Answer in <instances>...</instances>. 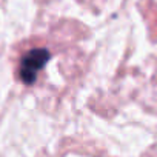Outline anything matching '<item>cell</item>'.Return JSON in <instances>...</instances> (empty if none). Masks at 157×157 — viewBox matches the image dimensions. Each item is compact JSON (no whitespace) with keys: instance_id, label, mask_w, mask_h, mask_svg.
<instances>
[{"instance_id":"6da1fadb","label":"cell","mask_w":157,"mask_h":157,"mask_svg":"<svg viewBox=\"0 0 157 157\" xmlns=\"http://www.w3.org/2000/svg\"><path fill=\"white\" fill-rule=\"evenodd\" d=\"M48 59H49V51L45 48H36L28 51L20 60V68H19L20 78L26 85L34 83L39 71L46 65Z\"/></svg>"}]
</instances>
